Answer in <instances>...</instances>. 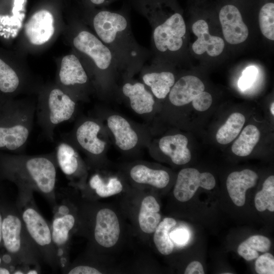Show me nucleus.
I'll return each mask as SVG.
<instances>
[{
    "mask_svg": "<svg viewBox=\"0 0 274 274\" xmlns=\"http://www.w3.org/2000/svg\"><path fill=\"white\" fill-rule=\"evenodd\" d=\"M5 168L18 189L40 193L52 208L55 203L57 168L55 152L9 157Z\"/></svg>",
    "mask_w": 274,
    "mask_h": 274,
    "instance_id": "1",
    "label": "nucleus"
},
{
    "mask_svg": "<svg viewBox=\"0 0 274 274\" xmlns=\"http://www.w3.org/2000/svg\"><path fill=\"white\" fill-rule=\"evenodd\" d=\"M16 208L26 230L39 253L43 263L53 271L59 269L56 250L54 245L51 224L42 215L35 201L33 193L18 190Z\"/></svg>",
    "mask_w": 274,
    "mask_h": 274,
    "instance_id": "2",
    "label": "nucleus"
},
{
    "mask_svg": "<svg viewBox=\"0 0 274 274\" xmlns=\"http://www.w3.org/2000/svg\"><path fill=\"white\" fill-rule=\"evenodd\" d=\"M3 217L2 239L6 250L19 265L41 272L43 263L41 257L31 241L16 207Z\"/></svg>",
    "mask_w": 274,
    "mask_h": 274,
    "instance_id": "3",
    "label": "nucleus"
},
{
    "mask_svg": "<svg viewBox=\"0 0 274 274\" xmlns=\"http://www.w3.org/2000/svg\"><path fill=\"white\" fill-rule=\"evenodd\" d=\"M4 123H0V149L24 150L33 128L36 105L22 102L9 108Z\"/></svg>",
    "mask_w": 274,
    "mask_h": 274,
    "instance_id": "4",
    "label": "nucleus"
},
{
    "mask_svg": "<svg viewBox=\"0 0 274 274\" xmlns=\"http://www.w3.org/2000/svg\"><path fill=\"white\" fill-rule=\"evenodd\" d=\"M55 199V203L52 208L53 216L50 224L52 240L61 271L70 264L69 243L77 219L66 189L61 188L56 190Z\"/></svg>",
    "mask_w": 274,
    "mask_h": 274,
    "instance_id": "5",
    "label": "nucleus"
},
{
    "mask_svg": "<svg viewBox=\"0 0 274 274\" xmlns=\"http://www.w3.org/2000/svg\"><path fill=\"white\" fill-rule=\"evenodd\" d=\"M76 109L75 101L63 89L56 87L51 89L36 106L37 122L45 137L53 141L55 128L70 120Z\"/></svg>",
    "mask_w": 274,
    "mask_h": 274,
    "instance_id": "6",
    "label": "nucleus"
},
{
    "mask_svg": "<svg viewBox=\"0 0 274 274\" xmlns=\"http://www.w3.org/2000/svg\"><path fill=\"white\" fill-rule=\"evenodd\" d=\"M185 33L186 25L183 16L179 12H175L164 23L155 28L153 32L155 45L161 52L167 50L177 51L182 46V38Z\"/></svg>",
    "mask_w": 274,
    "mask_h": 274,
    "instance_id": "7",
    "label": "nucleus"
},
{
    "mask_svg": "<svg viewBox=\"0 0 274 274\" xmlns=\"http://www.w3.org/2000/svg\"><path fill=\"white\" fill-rule=\"evenodd\" d=\"M215 184V179L212 174L201 173L193 168H184L178 175L174 195L178 200L185 202L193 196L199 187L211 190Z\"/></svg>",
    "mask_w": 274,
    "mask_h": 274,
    "instance_id": "8",
    "label": "nucleus"
},
{
    "mask_svg": "<svg viewBox=\"0 0 274 274\" xmlns=\"http://www.w3.org/2000/svg\"><path fill=\"white\" fill-rule=\"evenodd\" d=\"M219 18L224 39L228 43L238 44L247 39L248 29L236 5L232 3L223 5L219 10Z\"/></svg>",
    "mask_w": 274,
    "mask_h": 274,
    "instance_id": "9",
    "label": "nucleus"
},
{
    "mask_svg": "<svg viewBox=\"0 0 274 274\" xmlns=\"http://www.w3.org/2000/svg\"><path fill=\"white\" fill-rule=\"evenodd\" d=\"M120 233L119 220L111 209L99 210L95 216L93 238L95 242L104 248H110L117 242Z\"/></svg>",
    "mask_w": 274,
    "mask_h": 274,
    "instance_id": "10",
    "label": "nucleus"
},
{
    "mask_svg": "<svg viewBox=\"0 0 274 274\" xmlns=\"http://www.w3.org/2000/svg\"><path fill=\"white\" fill-rule=\"evenodd\" d=\"M75 47L88 55L99 69L108 68L112 61L110 49L94 35L87 31L80 32L74 39Z\"/></svg>",
    "mask_w": 274,
    "mask_h": 274,
    "instance_id": "11",
    "label": "nucleus"
},
{
    "mask_svg": "<svg viewBox=\"0 0 274 274\" xmlns=\"http://www.w3.org/2000/svg\"><path fill=\"white\" fill-rule=\"evenodd\" d=\"M54 18L48 10H41L33 14L25 26V35L30 43L41 45L47 42L54 32Z\"/></svg>",
    "mask_w": 274,
    "mask_h": 274,
    "instance_id": "12",
    "label": "nucleus"
},
{
    "mask_svg": "<svg viewBox=\"0 0 274 274\" xmlns=\"http://www.w3.org/2000/svg\"><path fill=\"white\" fill-rule=\"evenodd\" d=\"M93 22L97 36L108 44L113 42L117 34L124 30L127 25V20L122 15L107 10L98 12Z\"/></svg>",
    "mask_w": 274,
    "mask_h": 274,
    "instance_id": "13",
    "label": "nucleus"
},
{
    "mask_svg": "<svg viewBox=\"0 0 274 274\" xmlns=\"http://www.w3.org/2000/svg\"><path fill=\"white\" fill-rule=\"evenodd\" d=\"M192 29L197 37L192 45V50L195 53L200 55L206 52L209 55L215 57L222 52L225 46L223 40L209 33V26L205 20L196 21L193 23Z\"/></svg>",
    "mask_w": 274,
    "mask_h": 274,
    "instance_id": "14",
    "label": "nucleus"
},
{
    "mask_svg": "<svg viewBox=\"0 0 274 274\" xmlns=\"http://www.w3.org/2000/svg\"><path fill=\"white\" fill-rule=\"evenodd\" d=\"M100 126L95 121L87 120L80 124L74 132L78 145L87 153L99 155L103 152L106 143L98 138Z\"/></svg>",
    "mask_w": 274,
    "mask_h": 274,
    "instance_id": "15",
    "label": "nucleus"
},
{
    "mask_svg": "<svg viewBox=\"0 0 274 274\" xmlns=\"http://www.w3.org/2000/svg\"><path fill=\"white\" fill-rule=\"evenodd\" d=\"M204 90V85L198 78L185 76L174 84L169 92V99L174 106H183L190 103Z\"/></svg>",
    "mask_w": 274,
    "mask_h": 274,
    "instance_id": "16",
    "label": "nucleus"
},
{
    "mask_svg": "<svg viewBox=\"0 0 274 274\" xmlns=\"http://www.w3.org/2000/svg\"><path fill=\"white\" fill-rule=\"evenodd\" d=\"M257 179V174L249 169L234 172L229 175L226 180V187L230 198L236 206L242 207L244 205L247 190L253 187Z\"/></svg>",
    "mask_w": 274,
    "mask_h": 274,
    "instance_id": "17",
    "label": "nucleus"
},
{
    "mask_svg": "<svg viewBox=\"0 0 274 274\" xmlns=\"http://www.w3.org/2000/svg\"><path fill=\"white\" fill-rule=\"evenodd\" d=\"M188 140L183 134H177L162 137L159 141L160 150L168 156L173 163L183 165L191 159V155L187 147Z\"/></svg>",
    "mask_w": 274,
    "mask_h": 274,
    "instance_id": "18",
    "label": "nucleus"
},
{
    "mask_svg": "<svg viewBox=\"0 0 274 274\" xmlns=\"http://www.w3.org/2000/svg\"><path fill=\"white\" fill-rule=\"evenodd\" d=\"M107 124L120 149L129 150L135 146L138 135L125 119L119 115H112L107 119Z\"/></svg>",
    "mask_w": 274,
    "mask_h": 274,
    "instance_id": "19",
    "label": "nucleus"
},
{
    "mask_svg": "<svg viewBox=\"0 0 274 274\" xmlns=\"http://www.w3.org/2000/svg\"><path fill=\"white\" fill-rule=\"evenodd\" d=\"M58 78L60 83L66 87L84 84L88 80L81 62L73 54L66 55L62 58Z\"/></svg>",
    "mask_w": 274,
    "mask_h": 274,
    "instance_id": "20",
    "label": "nucleus"
},
{
    "mask_svg": "<svg viewBox=\"0 0 274 274\" xmlns=\"http://www.w3.org/2000/svg\"><path fill=\"white\" fill-rule=\"evenodd\" d=\"M122 91L129 98L131 107L136 113L144 114L153 111L154 99L143 84L126 83L123 86Z\"/></svg>",
    "mask_w": 274,
    "mask_h": 274,
    "instance_id": "21",
    "label": "nucleus"
},
{
    "mask_svg": "<svg viewBox=\"0 0 274 274\" xmlns=\"http://www.w3.org/2000/svg\"><path fill=\"white\" fill-rule=\"evenodd\" d=\"M58 167L68 179L76 175L80 167L78 155L72 145L66 141L59 142L55 151Z\"/></svg>",
    "mask_w": 274,
    "mask_h": 274,
    "instance_id": "22",
    "label": "nucleus"
},
{
    "mask_svg": "<svg viewBox=\"0 0 274 274\" xmlns=\"http://www.w3.org/2000/svg\"><path fill=\"white\" fill-rule=\"evenodd\" d=\"M160 206L152 196H147L143 200L139 215L141 229L145 233L154 232L161 220Z\"/></svg>",
    "mask_w": 274,
    "mask_h": 274,
    "instance_id": "23",
    "label": "nucleus"
},
{
    "mask_svg": "<svg viewBox=\"0 0 274 274\" xmlns=\"http://www.w3.org/2000/svg\"><path fill=\"white\" fill-rule=\"evenodd\" d=\"M130 175L136 183L149 184L160 189L166 187L169 181V175L166 171L153 169L141 164L133 167Z\"/></svg>",
    "mask_w": 274,
    "mask_h": 274,
    "instance_id": "24",
    "label": "nucleus"
},
{
    "mask_svg": "<svg viewBox=\"0 0 274 274\" xmlns=\"http://www.w3.org/2000/svg\"><path fill=\"white\" fill-rule=\"evenodd\" d=\"M143 80L159 99L164 98L167 96L175 80L174 74L169 72L147 73L143 76Z\"/></svg>",
    "mask_w": 274,
    "mask_h": 274,
    "instance_id": "25",
    "label": "nucleus"
},
{
    "mask_svg": "<svg viewBox=\"0 0 274 274\" xmlns=\"http://www.w3.org/2000/svg\"><path fill=\"white\" fill-rule=\"evenodd\" d=\"M260 136V131L256 126L247 125L233 143L231 147L232 152L241 157L250 155L259 142Z\"/></svg>",
    "mask_w": 274,
    "mask_h": 274,
    "instance_id": "26",
    "label": "nucleus"
},
{
    "mask_svg": "<svg viewBox=\"0 0 274 274\" xmlns=\"http://www.w3.org/2000/svg\"><path fill=\"white\" fill-rule=\"evenodd\" d=\"M245 122V116L240 113H233L225 123L218 130L216 135L217 141L226 145L233 141L240 133Z\"/></svg>",
    "mask_w": 274,
    "mask_h": 274,
    "instance_id": "27",
    "label": "nucleus"
},
{
    "mask_svg": "<svg viewBox=\"0 0 274 274\" xmlns=\"http://www.w3.org/2000/svg\"><path fill=\"white\" fill-rule=\"evenodd\" d=\"M271 246V242L266 236L253 235L242 243L237 249L238 254L247 261L257 258L258 252L265 253Z\"/></svg>",
    "mask_w": 274,
    "mask_h": 274,
    "instance_id": "28",
    "label": "nucleus"
},
{
    "mask_svg": "<svg viewBox=\"0 0 274 274\" xmlns=\"http://www.w3.org/2000/svg\"><path fill=\"white\" fill-rule=\"evenodd\" d=\"M176 224L174 219L165 218L160 222L154 232V244L158 251L163 255H169L173 251L174 245L170 238L169 232Z\"/></svg>",
    "mask_w": 274,
    "mask_h": 274,
    "instance_id": "29",
    "label": "nucleus"
},
{
    "mask_svg": "<svg viewBox=\"0 0 274 274\" xmlns=\"http://www.w3.org/2000/svg\"><path fill=\"white\" fill-rule=\"evenodd\" d=\"M255 206L260 212L268 210L274 211V176L268 177L264 182L262 189L255 197Z\"/></svg>",
    "mask_w": 274,
    "mask_h": 274,
    "instance_id": "30",
    "label": "nucleus"
},
{
    "mask_svg": "<svg viewBox=\"0 0 274 274\" xmlns=\"http://www.w3.org/2000/svg\"><path fill=\"white\" fill-rule=\"evenodd\" d=\"M89 185L98 196L103 198L119 193L123 189L121 182L117 178H111L109 182L106 184L98 174L91 177Z\"/></svg>",
    "mask_w": 274,
    "mask_h": 274,
    "instance_id": "31",
    "label": "nucleus"
},
{
    "mask_svg": "<svg viewBox=\"0 0 274 274\" xmlns=\"http://www.w3.org/2000/svg\"><path fill=\"white\" fill-rule=\"evenodd\" d=\"M20 79L16 72L0 59V91L12 93L19 87Z\"/></svg>",
    "mask_w": 274,
    "mask_h": 274,
    "instance_id": "32",
    "label": "nucleus"
},
{
    "mask_svg": "<svg viewBox=\"0 0 274 274\" xmlns=\"http://www.w3.org/2000/svg\"><path fill=\"white\" fill-rule=\"evenodd\" d=\"M259 23L262 33L267 39L274 40V3L267 2L260 8Z\"/></svg>",
    "mask_w": 274,
    "mask_h": 274,
    "instance_id": "33",
    "label": "nucleus"
},
{
    "mask_svg": "<svg viewBox=\"0 0 274 274\" xmlns=\"http://www.w3.org/2000/svg\"><path fill=\"white\" fill-rule=\"evenodd\" d=\"M255 270L258 274L274 273V257L269 253L258 256L255 261Z\"/></svg>",
    "mask_w": 274,
    "mask_h": 274,
    "instance_id": "34",
    "label": "nucleus"
},
{
    "mask_svg": "<svg viewBox=\"0 0 274 274\" xmlns=\"http://www.w3.org/2000/svg\"><path fill=\"white\" fill-rule=\"evenodd\" d=\"M257 73L258 70L255 66H250L247 67L238 81L239 88L244 90L249 88L255 81Z\"/></svg>",
    "mask_w": 274,
    "mask_h": 274,
    "instance_id": "35",
    "label": "nucleus"
},
{
    "mask_svg": "<svg viewBox=\"0 0 274 274\" xmlns=\"http://www.w3.org/2000/svg\"><path fill=\"white\" fill-rule=\"evenodd\" d=\"M212 104V97L209 93L206 91L201 92L192 101L194 109L200 112L207 110Z\"/></svg>",
    "mask_w": 274,
    "mask_h": 274,
    "instance_id": "36",
    "label": "nucleus"
},
{
    "mask_svg": "<svg viewBox=\"0 0 274 274\" xmlns=\"http://www.w3.org/2000/svg\"><path fill=\"white\" fill-rule=\"evenodd\" d=\"M169 235L170 239L179 245L185 244L189 237L187 231L184 229H179L173 231L169 233Z\"/></svg>",
    "mask_w": 274,
    "mask_h": 274,
    "instance_id": "37",
    "label": "nucleus"
},
{
    "mask_svg": "<svg viewBox=\"0 0 274 274\" xmlns=\"http://www.w3.org/2000/svg\"><path fill=\"white\" fill-rule=\"evenodd\" d=\"M185 274H203L204 273L202 264L198 261L191 262L186 267Z\"/></svg>",
    "mask_w": 274,
    "mask_h": 274,
    "instance_id": "38",
    "label": "nucleus"
},
{
    "mask_svg": "<svg viewBox=\"0 0 274 274\" xmlns=\"http://www.w3.org/2000/svg\"><path fill=\"white\" fill-rule=\"evenodd\" d=\"M2 259L5 263L9 264L12 261V257L10 255L6 254L3 256Z\"/></svg>",
    "mask_w": 274,
    "mask_h": 274,
    "instance_id": "39",
    "label": "nucleus"
},
{
    "mask_svg": "<svg viewBox=\"0 0 274 274\" xmlns=\"http://www.w3.org/2000/svg\"><path fill=\"white\" fill-rule=\"evenodd\" d=\"M3 217L0 211V244L3 241L2 239V224H3Z\"/></svg>",
    "mask_w": 274,
    "mask_h": 274,
    "instance_id": "40",
    "label": "nucleus"
},
{
    "mask_svg": "<svg viewBox=\"0 0 274 274\" xmlns=\"http://www.w3.org/2000/svg\"><path fill=\"white\" fill-rule=\"evenodd\" d=\"M108 0H90L91 3L95 5H100L105 4Z\"/></svg>",
    "mask_w": 274,
    "mask_h": 274,
    "instance_id": "41",
    "label": "nucleus"
},
{
    "mask_svg": "<svg viewBox=\"0 0 274 274\" xmlns=\"http://www.w3.org/2000/svg\"><path fill=\"white\" fill-rule=\"evenodd\" d=\"M11 272L10 270L6 268L0 267V274H9Z\"/></svg>",
    "mask_w": 274,
    "mask_h": 274,
    "instance_id": "42",
    "label": "nucleus"
},
{
    "mask_svg": "<svg viewBox=\"0 0 274 274\" xmlns=\"http://www.w3.org/2000/svg\"><path fill=\"white\" fill-rule=\"evenodd\" d=\"M270 111H271V114L273 116L274 115V103H273V102H272L271 105Z\"/></svg>",
    "mask_w": 274,
    "mask_h": 274,
    "instance_id": "43",
    "label": "nucleus"
},
{
    "mask_svg": "<svg viewBox=\"0 0 274 274\" xmlns=\"http://www.w3.org/2000/svg\"><path fill=\"white\" fill-rule=\"evenodd\" d=\"M1 260H1V258H0V264H1Z\"/></svg>",
    "mask_w": 274,
    "mask_h": 274,
    "instance_id": "44",
    "label": "nucleus"
}]
</instances>
